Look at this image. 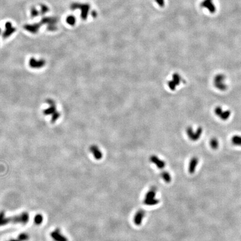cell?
<instances>
[{
    "label": "cell",
    "instance_id": "1",
    "mask_svg": "<svg viewBox=\"0 0 241 241\" xmlns=\"http://www.w3.org/2000/svg\"><path fill=\"white\" fill-rule=\"evenodd\" d=\"M29 220V215L27 212H23L19 215L11 217H6L4 211L0 212V227L6 226L10 223L13 224H26Z\"/></svg>",
    "mask_w": 241,
    "mask_h": 241
},
{
    "label": "cell",
    "instance_id": "2",
    "mask_svg": "<svg viewBox=\"0 0 241 241\" xmlns=\"http://www.w3.org/2000/svg\"><path fill=\"white\" fill-rule=\"evenodd\" d=\"M158 189L156 187H151L146 193L143 203L147 206H154L158 204L160 202L159 199L156 198Z\"/></svg>",
    "mask_w": 241,
    "mask_h": 241
},
{
    "label": "cell",
    "instance_id": "3",
    "mask_svg": "<svg viewBox=\"0 0 241 241\" xmlns=\"http://www.w3.org/2000/svg\"><path fill=\"white\" fill-rule=\"evenodd\" d=\"M48 104L49 105L48 108L44 110L43 113L45 115H52V123H55L60 117V113L56 111V105L53 100L49 99L46 101Z\"/></svg>",
    "mask_w": 241,
    "mask_h": 241
},
{
    "label": "cell",
    "instance_id": "4",
    "mask_svg": "<svg viewBox=\"0 0 241 241\" xmlns=\"http://www.w3.org/2000/svg\"><path fill=\"white\" fill-rule=\"evenodd\" d=\"M226 80V77L224 74L219 73L215 75L213 79L214 87L220 91H226L228 88Z\"/></svg>",
    "mask_w": 241,
    "mask_h": 241
},
{
    "label": "cell",
    "instance_id": "5",
    "mask_svg": "<svg viewBox=\"0 0 241 241\" xmlns=\"http://www.w3.org/2000/svg\"><path fill=\"white\" fill-rule=\"evenodd\" d=\"M186 133L189 138L192 141H197L200 139L203 134L201 127H198L196 130H194L192 127H188L186 130Z\"/></svg>",
    "mask_w": 241,
    "mask_h": 241
},
{
    "label": "cell",
    "instance_id": "6",
    "mask_svg": "<svg viewBox=\"0 0 241 241\" xmlns=\"http://www.w3.org/2000/svg\"><path fill=\"white\" fill-rule=\"evenodd\" d=\"M183 81H184V80L181 76L179 74L176 73L173 75L172 79L168 82V85L171 91H175L176 87Z\"/></svg>",
    "mask_w": 241,
    "mask_h": 241
},
{
    "label": "cell",
    "instance_id": "7",
    "mask_svg": "<svg viewBox=\"0 0 241 241\" xmlns=\"http://www.w3.org/2000/svg\"><path fill=\"white\" fill-rule=\"evenodd\" d=\"M214 113L223 121L227 120L231 115V112L229 110H224L220 106H217L215 108Z\"/></svg>",
    "mask_w": 241,
    "mask_h": 241
},
{
    "label": "cell",
    "instance_id": "8",
    "mask_svg": "<svg viewBox=\"0 0 241 241\" xmlns=\"http://www.w3.org/2000/svg\"><path fill=\"white\" fill-rule=\"evenodd\" d=\"M71 10H76L77 9H79L81 11V17L83 19L85 20L87 19L88 12L89 10V5L87 4H79L77 3H73L71 5Z\"/></svg>",
    "mask_w": 241,
    "mask_h": 241
},
{
    "label": "cell",
    "instance_id": "9",
    "mask_svg": "<svg viewBox=\"0 0 241 241\" xmlns=\"http://www.w3.org/2000/svg\"><path fill=\"white\" fill-rule=\"evenodd\" d=\"M145 215H146V212L144 209H140L138 210L134 215V224L137 226H141L145 217Z\"/></svg>",
    "mask_w": 241,
    "mask_h": 241
},
{
    "label": "cell",
    "instance_id": "10",
    "mask_svg": "<svg viewBox=\"0 0 241 241\" xmlns=\"http://www.w3.org/2000/svg\"><path fill=\"white\" fill-rule=\"evenodd\" d=\"M149 160L152 164H154L159 169H163L166 166L165 161L162 160L157 155H152L150 156Z\"/></svg>",
    "mask_w": 241,
    "mask_h": 241
},
{
    "label": "cell",
    "instance_id": "11",
    "mask_svg": "<svg viewBox=\"0 0 241 241\" xmlns=\"http://www.w3.org/2000/svg\"><path fill=\"white\" fill-rule=\"evenodd\" d=\"M46 64L45 60L44 59L37 60L34 58H31L29 60L30 67L34 69H39L44 67Z\"/></svg>",
    "mask_w": 241,
    "mask_h": 241
},
{
    "label": "cell",
    "instance_id": "12",
    "mask_svg": "<svg viewBox=\"0 0 241 241\" xmlns=\"http://www.w3.org/2000/svg\"><path fill=\"white\" fill-rule=\"evenodd\" d=\"M52 238L55 241H68V240L66 236L61 233L60 230L59 228L56 229L50 234Z\"/></svg>",
    "mask_w": 241,
    "mask_h": 241
},
{
    "label": "cell",
    "instance_id": "13",
    "mask_svg": "<svg viewBox=\"0 0 241 241\" xmlns=\"http://www.w3.org/2000/svg\"><path fill=\"white\" fill-rule=\"evenodd\" d=\"M16 31V28L12 25L10 22H7L5 24V30L4 31L2 37L4 39L7 38L13 34Z\"/></svg>",
    "mask_w": 241,
    "mask_h": 241
},
{
    "label": "cell",
    "instance_id": "14",
    "mask_svg": "<svg viewBox=\"0 0 241 241\" xmlns=\"http://www.w3.org/2000/svg\"><path fill=\"white\" fill-rule=\"evenodd\" d=\"M91 152L93 154V157L96 160H101L103 158V154L99 147L95 145H91L89 148Z\"/></svg>",
    "mask_w": 241,
    "mask_h": 241
},
{
    "label": "cell",
    "instance_id": "15",
    "mask_svg": "<svg viewBox=\"0 0 241 241\" xmlns=\"http://www.w3.org/2000/svg\"><path fill=\"white\" fill-rule=\"evenodd\" d=\"M199 163V159L197 156L193 157L189 162L188 171L190 174H194L196 170V168Z\"/></svg>",
    "mask_w": 241,
    "mask_h": 241
},
{
    "label": "cell",
    "instance_id": "16",
    "mask_svg": "<svg viewBox=\"0 0 241 241\" xmlns=\"http://www.w3.org/2000/svg\"><path fill=\"white\" fill-rule=\"evenodd\" d=\"M41 24H42L41 23V22H40L39 23H38V24H31H31L26 25L24 26V28L26 30L28 31V32H30L31 33L36 34L39 31V30L41 27L40 26H41Z\"/></svg>",
    "mask_w": 241,
    "mask_h": 241
},
{
    "label": "cell",
    "instance_id": "17",
    "mask_svg": "<svg viewBox=\"0 0 241 241\" xmlns=\"http://www.w3.org/2000/svg\"><path fill=\"white\" fill-rule=\"evenodd\" d=\"M160 177L162 178V179L166 183H170L172 180L171 175L168 171L166 170L162 171L161 173Z\"/></svg>",
    "mask_w": 241,
    "mask_h": 241
},
{
    "label": "cell",
    "instance_id": "18",
    "mask_svg": "<svg viewBox=\"0 0 241 241\" xmlns=\"http://www.w3.org/2000/svg\"><path fill=\"white\" fill-rule=\"evenodd\" d=\"M203 5L208 9L211 13H214L215 10V6L212 2V0H205L203 3Z\"/></svg>",
    "mask_w": 241,
    "mask_h": 241
},
{
    "label": "cell",
    "instance_id": "19",
    "mask_svg": "<svg viewBox=\"0 0 241 241\" xmlns=\"http://www.w3.org/2000/svg\"><path fill=\"white\" fill-rule=\"evenodd\" d=\"M232 143L237 146H241V135H234L232 137L231 139Z\"/></svg>",
    "mask_w": 241,
    "mask_h": 241
},
{
    "label": "cell",
    "instance_id": "20",
    "mask_svg": "<svg viewBox=\"0 0 241 241\" xmlns=\"http://www.w3.org/2000/svg\"><path fill=\"white\" fill-rule=\"evenodd\" d=\"M210 146L211 148L213 150H217L218 148V147L219 146V143L218 141V140L215 138V137H213L212 138L211 140H210V142H209Z\"/></svg>",
    "mask_w": 241,
    "mask_h": 241
},
{
    "label": "cell",
    "instance_id": "21",
    "mask_svg": "<svg viewBox=\"0 0 241 241\" xmlns=\"http://www.w3.org/2000/svg\"><path fill=\"white\" fill-rule=\"evenodd\" d=\"M66 22L67 24H68L70 25H75V23H76V19L74 16L70 15L68 16L66 19Z\"/></svg>",
    "mask_w": 241,
    "mask_h": 241
},
{
    "label": "cell",
    "instance_id": "22",
    "mask_svg": "<svg viewBox=\"0 0 241 241\" xmlns=\"http://www.w3.org/2000/svg\"><path fill=\"white\" fill-rule=\"evenodd\" d=\"M43 221V217L41 214H36L34 217V223L36 225H40Z\"/></svg>",
    "mask_w": 241,
    "mask_h": 241
},
{
    "label": "cell",
    "instance_id": "23",
    "mask_svg": "<svg viewBox=\"0 0 241 241\" xmlns=\"http://www.w3.org/2000/svg\"><path fill=\"white\" fill-rule=\"evenodd\" d=\"M19 240L20 241H26L29 239L28 235L25 233H21L18 237Z\"/></svg>",
    "mask_w": 241,
    "mask_h": 241
},
{
    "label": "cell",
    "instance_id": "24",
    "mask_svg": "<svg viewBox=\"0 0 241 241\" xmlns=\"http://www.w3.org/2000/svg\"><path fill=\"white\" fill-rule=\"evenodd\" d=\"M49 11V8L47 6L45 5H41V14H45Z\"/></svg>",
    "mask_w": 241,
    "mask_h": 241
},
{
    "label": "cell",
    "instance_id": "25",
    "mask_svg": "<svg viewBox=\"0 0 241 241\" xmlns=\"http://www.w3.org/2000/svg\"><path fill=\"white\" fill-rule=\"evenodd\" d=\"M31 15L32 16V17H35V16H38L39 15V12L38 11L36 10V9L33 7L31 9Z\"/></svg>",
    "mask_w": 241,
    "mask_h": 241
},
{
    "label": "cell",
    "instance_id": "26",
    "mask_svg": "<svg viewBox=\"0 0 241 241\" xmlns=\"http://www.w3.org/2000/svg\"><path fill=\"white\" fill-rule=\"evenodd\" d=\"M19 241V240H10V241Z\"/></svg>",
    "mask_w": 241,
    "mask_h": 241
},
{
    "label": "cell",
    "instance_id": "27",
    "mask_svg": "<svg viewBox=\"0 0 241 241\" xmlns=\"http://www.w3.org/2000/svg\"><path fill=\"white\" fill-rule=\"evenodd\" d=\"M0 34H1V28H0Z\"/></svg>",
    "mask_w": 241,
    "mask_h": 241
}]
</instances>
